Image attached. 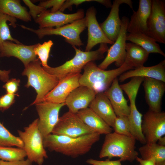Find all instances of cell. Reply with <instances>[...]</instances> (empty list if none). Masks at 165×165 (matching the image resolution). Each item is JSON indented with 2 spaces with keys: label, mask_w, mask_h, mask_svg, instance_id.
Masks as SVG:
<instances>
[{
  "label": "cell",
  "mask_w": 165,
  "mask_h": 165,
  "mask_svg": "<svg viewBox=\"0 0 165 165\" xmlns=\"http://www.w3.org/2000/svg\"><path fill=\"white\" fill-rule=\"evenodd\" d=\"M100 135L93 133L76 138L51 134L43 139L44 148L72 158L84 155L100 139Z\"/></svg>",
  "instance_id": "1"
},
{
  "label": "cell",
  "mask_w": 165,
  "mask_h": 165,
  "mask_svg": "<svg viewBox=\"0 0 165 165\" xmlns=\"http://www.w3.org/2000/svg\"><path fill=\"white\" fill-rule=\"evenodd\" d=\"M134 69L124 63L117 68L109 70L101 69L94 61L84 67V72L79 79L80 86L89 87L97 93L103 92L111 86L113 80L125 72Z\"/></svg>",
  "instance_id": "2"
},
{
  "label": "cell",
  "mask_w": 165,
  "mask_h": 165,
  "mask_svg": "<svg viewBox=\"0 0 165 165\" xmlns=\"http://www.w3.org/2000/svg\"><path fill=\"white\" fill-rule=\"evenodd\" d=\"M136 140L132 137L122 135L115 132L105 135L100 150V158H119L121 161L132 162L138 155L135 150Z\"/></svg>",
  "instance_id": "3"
},
{
  "label": "cell",
  "mask_w": 165,
  "mask_h": 165,
  "mask_svg": "<svg viewBox=\"0 0 165 165\" xmlns=\"http://www.w3.org/2000/svg\"><path fill=\"white\" fill-rule=\"evenodd\" d=\"M41 64L38 59L30 62L25 67L22 73L28 78L25 86L32 87L37 94L35 100L31 105L42 101L45 97L57 85L59 81L58 77L47 72Z\"/></svg>",
  "instance_id": "4"
},
{
  "label": "cell",
  "mask_w": 165,
  "mask_h": 165,
  "mask_svg": "<svg viewBox=\"0 0 165 165\" xmlns=\"http://www.w3.org/2000/svg\"><path fill=\"white\" fill-rule=\"evenodd\" d=\"M75 55L71 59L63 64L56 67L48 66L42 67L47 72L58 78L73 73H80L82 69L89 62L101 60L104 57V54L108 48L107 44L101 43L99 48L94 51H84L72 46Z\"/></svg>",
  "instance_id": "5"
},
{
  "label": "cell",
  "mask_w": 165,
  "mask_h": 165,
  "mask_svg": "<svg viewBox=\"0 0 165 165\" xmlns=\"http://www.w3.org/2000/svg\"><path fill=\"white\" fill-rule=\"evenodd\" d=\"M38 118L35 119L28 126L24 128V131L18 130L20 138L22 141L24 149L28 159L32 162L42 165L45 159L48 158L43 145V139L38 129Z\"/></svg>",
  "instance_id": "6"
},
{
  "label": "cell",
  "mask_w": 165,
  "mask_h": 165,
  "mask_svg": "<svg viewBox=\"0 0 165 165\" xmlns=\"http://www.w3.org/2000/svg\"><path fill=\"white\" fill-rule=\"evenodd\" d=\"M20 26L22 28L35 34L40 39L46 35H55L62 36L64 38L65 41L72 46L83 45L80 35L86 28L85 17L56 28H44L35 29L24 25Z\"/></svg>",
  "instance_id": "7"
},
{
  "label": "cell",
  "mask_w": 165,
  "mask_h": 165,
  "mask_svg": "<svg viewBox=\"0 0 165 165\" xmlns=\"http://www.w3.org/2000/svg\"><path fill=\"white\" fill-rule=\"evenodd\" d=\"M93 133L77 114L68 111L59 117L51 134L76 138Z\"/></svg>",
  "instance_id": "8"
},
{
  "label": "cell",
  "mask_w": 165,
  "mask_h": 165,
  "mask_svg": "<svg viewBox=\"0 0 165 165\" xmlns=\"http://www.w3.org/2000/svg\"><path fill=\"white\" fill-rule=\"evenodd\" d=\"M146 35L156 42L165 43V1L152 0L150 13L147 21Z\"/></svg>",
  "instance_id": "9"
},
{
  "label": "cell",
  "mask_w": 165,
  "mask_h": 165,
  "mask_svg": "<svg viewBox=\"0 0 165 165\" xmlns=\"http://www.w3.org/2000/svg\"><path fill=\"white\" fill-rule=\"evenodd\" d=\"M129 22V19L127 17L123 16L122 17L121 29L118 36L112 46L108 49L105 59L98 65L100 68L105 70L113 62H115V65L118 68L124 63L126 54V36Z\"/></svg>",
  "instance_id": "10"
},
{
  "label": "cell",
  "mask_w": 165,
  "mask_h": 165,
  "mask_svg": "<svg viewBox=\"0 0 165 165\" xmlns=\"http://www.w3.org/2000/svg\"><path fill=\"white\" fill-rule=\"evenodd\" d=\"M39 116L38 126L43 139L51 134L59 119V113L64 103L42 101L35 105Z\"/></svg>",
  "instance_id": "11"
},
{
  "label": "cell",
  "mask_w": 165,
  "mask_h": 165,
  "mask_svg": "<svg viewBox=\"0 0 165 165\" xmlns=\"http://www.w3.org/2000/svg\"><path fill=\"white\" fill-rule=\"evenodd\" d=\"M142 118L141 130L146 143H156L165 134V113L149 110Z\"/></svg>",
  "instance_id": "12"
},
{
  "label": "cell",
  "mask_w": 165,
  "mask_h": 165,
  "mask_svg": "<svg viewBox=\"0 0 165 165\" xmlns=\"http://www.w3.org/2000/svg\"><path fill=\"white\" fill-rule=\"evenodd\" d=\"M81 75L80 73L71 74L59 78L57 84L45 97L42 101L64 103L70 94L80 86L79 79Z\"/></svg>",
  "instance_id": "13"
},
{
  "label": "cell",
  "mask_w": 165,
  "mask_h": 165,
  "mask_svg": "<svg viewBox=\"0 0 165 165\" xmlns=\"http://www.w3.org/2000/svg\"><path fill=\"white\" fill-rule=\"evenodd\" d=\"M84 12L82 9L71 14H66L59 10L51 12L45 10L34 20L39 28H58L84 17Z\"/></svg>",
  "instance_id": "14"
},
{
  "label": "cell",
  "mask_w": 165,
  "mask_h": 165,
  "mask_svg": "<svg viewBox=\"0 0 165 165\" xmlns=\"http://www.w3.org/2000/svg\"><path fill=\"white\" fill-rule=\"evenodd\" d=\"M97 11L93 6L89 8L85 17L88 29V39L85 51H90L98 44L105 43L112 45L114 42L106 36L101 29L96 18Z\"/></svg>",
  "instance_id": "15"
},
{
  "label": "cell",
  "mask_w": 165,
  "mask_h": 165,
  "mask_svg": "<svg viewBox=\"0 0 165 165\" xmlns=\"http://www.w3.org/2000/svg\"><path fill=\"white\" fill-rule=\"evenodd\" d=\"M123 3L127 4L133 9V2L130 0H114L110 12L106 19L100 26L106 37L114 43L120 31L121 20L119 16V7Z\"/></svg>",
  "instance_id": "16"
},
{
  "label": "cell",
  "mask_w": 165,
  "mask_h": 165,
  "mask_svg": "<svg viewBox=\"0 0 165 165\" xmlns=\"http://www.w3.org/2000/svg\"><path fill=\"white\" fill-rule=\"evenodd\" d=\"M36 44L30 45L17 44L6 41L0 45V57H13L20 60L24 67L37 59L34 53Z\"/></svg>",
  "instance_id": "17"
},
{
  "label": "cell",
  "mask_w": 165,
  "mask_h": 165,
  "mask_svg": "<svg viewBox=\"0 0 165 165\" xmlns=\"http://www.w3.org/2000/svg\"><path fill=\"white\" fill-rule=\"evenodd\" d=\"M143 82L149 110L155 112H161L162 101L165 91V82L147 77L144 78Z\"/></svg>",
  "instance_id": "18"
},
{
  "label": "cell",
  "mask_w": 165,
  "mask_h": 165,
  "mask_svg": "<svg viewBox=\"0 0 165 165\" xmlns=\"http://www.w3.org/2000/svg\"><path fill=\"white\" fill-rule=\"evenodd\" d=\"M97 94L89 87L80 86L70 94L64 104L69 111L77 114L80 110L88 108Z\"/></svg>",
  "instance_id": "19"
},
{
  "label": "cell",
  "mask_w": 165,
  "mask_h": 165,
  "mask_svg": "<svg viewBox=\"0 0 165 165\" xmlns=\"http://www.w3.org/2000/svg\"><path fill=\"white\" fill-rule=\"evenodd\" d=\"M151 0H140L138 8L133 14L129 22L127 31L129 33L146 34L147 21L151 8Z\"/></svg>",
  "instance_id": "20"
},
{
  "label": "cell",
  "mask_w": 165,
  "mask_h": 165,
  "mask_svg": "<svg viewBox=\"0 0 165 165\" xmlns=\"http://www.w3.org/2000/svg\"><path fill=\"white\" fill-rule=\"evenodd\" d=\"M104 93L109 100L116 116H128L130 107L124 96L117 78Z\"/></svg>",
  "instance_id": "21"
},
{
  "label": "cell",
  "mask_w": 165,
  "mask_h": 165,
  "mask_svg": "<svg viewBox=\"0 0 165 165\" xmlns=\"http://www.w3.org/2000/svg\"><path fill=\"white\" fill-rule=\"evenodd\" d=\"M124 72L118 79L123 82L127 79L135 77H147L154 79L165 82V60L158 64L150 67L144 66Z\"/></svg>",
  "instance_id": "22"
},
{
  "label": "cell",
  "mask_w": 165,
  "mask_h": 165,
  "mask_svg": "<svg viewBox=\"0 0 165 165\" xmlns=\"http://www.w3.org/2000/svg\"><path fill=\"white\" fill-rule=\"evenodd\" d=\"M89 107L109 126L113 128L117 116L104 92L97 93Z\"/></svg>",
  "instance_id": "23"
},
{
  "label": "cell",
  "mask_w": 165,
  "mask_h": 165,
  "mask_svg": "<svg viewBox=\"0 0 165 165\" xmlns=\"http://www.w3.org/2000/svg\"><path fill=\"white\" fill-rule=\"evenodd\" d=\"M77 114L95 133L106 135L112 132V128L89 107L80 110Z\"/></svg>",
  "instance_id": "24"
},
{
  "label": "cell",
  "mask_w": 165,
  "mask_h": 165,
  "mask_svg": "<svg viewBox=\"0 0 165 165\" xmlns=\"http://www.w3.org/2000/svg\"><path fill=\"white\" fill-rule=\"evenodd\" d=\"M0 13L25 22L31 20L26 8L19 0H0Z\"/></svg>",
  "instance_id": "25"
},
{
  "label": "cell",
  "mask_w": 165,
  "mask_h": 165,
  "mask_svg": "<svg viewBox=\"0 0 165 165\" xmlns=\"http://www.w3.org/2000/svg\"><path fill=\"white\" fill-rule=\"evenodd\" d=\"M125 63L134 68L143 66L149 53L140 46L133 42L126 43Z\"/></svg>",
  "instance_id": "26"
},
{
  "label": "cell",
  "mask_w": 165,
  "mask_h": 165,
  "mask_svg": "<svg viewBox=\"0 0 165 165\" xmlns=\"http://www.w3.org/2000/svg\"><path fill=\"white\" fill-rule=\"evenodd\" d=\"M126 40L134 43L141 47L149 54L158 53L165 57L159 45L153 38L145 34L141 33H127Z\"/></svg>",
  "instance_id": "27"
},
{
  "label": "cell",
  "mask_w": 165,
  "mask_h": 165,
  "mask_svg": "<svg viewBox=\"0 0 165 165\" xmlns=\"http://www.w3.org/2000/svg\"><path fill=\"white\" fill-rule=\"evenodd\" d=\"M130 103V112L128 116L131 135L136 140L145 144L146 141L141 130L143 115L138 110L135 102Z\"/></svg>",
  "instance_id": "28"
},
{
  "label": "cell",
  "mask_w": 165,
  "mask_h": 165,
  "mask_svg": "<svg viewBox=\"0 0 165 165\" xmlns=\"http://www.w3.org/2000/svg\"><path fill=\"white\" fill-rule=\"evenodd\" d=\"M138 150L143 159H152L156 163L165 161V146L156 143H146Z\"/></svg>",
  "instance_id": "29"
},
{
  "label": "cell",
  "mask_w": 165,
  "mask_h": 165,
  "mask_svg": "<svg viewBox=\"0 0 165 165\" xmlns=\"http://www.w3.org/2000/svg\"><path fill=\"white\" fill-rule=\"evenodd\" d=\"M9 21V25L15 28L16 27V19L14 17L0 13V45L4 41H13L17 44L22 43L13 38L11 34L7 22Z\"/></svg>",
  "instance_id": "30"
},
{
  "label": "cell",
  "mask_w": 165,
  "mask_h": 165,
  "mask_svg": "<svg viewBox=\"0 0 165 165\" xmlns=\"http://www.w3.org/2000/svg\"><path fill=\"white\" fill-rule=\"evenodd\" d=\"M26 153L23 148L0 146V160L8 162L24 159Z\"/></svg>",
  "instance_id": "31"
},
{
  "label": "cell",
  "mask_w": 165,
  "mask_h": 165,
  "mask_svg": "<svg viewBox=\"0 0 165 165\" xmlns=\"http://www.w3.org/2000/svg\"><path fill=\"white\" fill-rule=\"evenodd\" d=\"M0 146L12 147L16 146L23 148V143L19 137L11 133L0 122Z\"/></svg>",
  "instance_id": "32"
},
{
  "label": "cell",
  "mask_w": 165,
  "mask_h": 165,
  "mask_svg": "<svg viewBox=\"0 0 165 165\" xmlns=\"http://www.w3.org/2000/svg\"><path fill=\"white\" fill-rule=\"evenodd\" d=\"M144 79L142 77H134L128 82L120 85L122 90L127 96L130 102H135L139 89Z\"/></svg>",
  "instance_id": "33"
},
{
  "label": "cell",
  "mask_w": 165,
  "mask_h": 165,
  "mask_svg": "<svg viewBox=\"0 0 165 165\" xmlns=\"http://www.w3.org/2000/svg\"><path fill=\"white\" fill-rule=\"evenodd\" d=\"M53 45V41L49 40L44 42L42 44L37 43L34 48V53L36 56H38L42 67H45L49 66L47 64V61L51 47Z\"/></svg>",
  "instance_id": "34"
},
{
  "label": "cell",
  "mask_w": 165,
  "mask_h": 165,
  "mask_svg": "<svg viewBox=\"0 0 165 165\" xmlns=\"http://www.w3.org/2000/svg\"><path fill=\"white\" fill-rule=\"evenodd\" d=\"M113 129L117 134L132 137L128 116H117Z\"/></svg>",
  "instance_id": "35"
},
{
  "label": "cell",
  "mask_w": 165,
  "mask_h": 165,
  "mask_svg": "<svg viewBox=\"0 0 165 165\" xmlns=\"http://www.w3.org/2000/svg\"><path fill=\"white\" fill-rule=\"evenodd\" d=\"M18 94H6L0 97V111L3 112L8 109L15 102V96Z\"/></svg>",
  "instance_id": "36"
},
{
  "label": "cell",
  "mask_w": 165,
  "mask_h": 165,
  "mask_svg": "<svg viewBox=\"0 0 165 165\" xmlns=\"http://www.w3.org/2000/svg\"><path fill=\"white\" fill-rule=\"evenodd\" d=\"M65 0H48L41 2L38 6L43 7L46 10L52 7L50 11L55 12L59 10Z\"/></svg>",
  "instance_id": "37"
},
{
  "label": "cell",
  "mask_w": 165,
  "mask_h": 165,
  "mask_svg": "<svg viewBox=\"0 0 165 165\" xmlns=\"http://www.w3.org/2000/svg\"><path fill=\"white\" fill-rule=\"evenodd\" d=\"M23 2L28 6L29 9L28 12L29 14L34 20H35L40 14L45 10L43 7L37 6L29 0H23Z\"/></svg>",
  "instance_id": "38"
},
{
  "label": "cell",
  "mask_w": 165,
  "mask_h": 165,
  "mask_svg": "<svg viewBox=\"0 0 165 165\" xmlns=\"http://www.w3.org/2000/svg\"><path fill=\"white\" fill-rule=\"evenodd\" d=\"M19 79L13 78L9 79L3 86L7 93L10 94H16L17 91L20 85Z\"/></svg>",
  "instance_id": "39"
},
{
  "label": "cell",
  "mask_w": 165,
  "mask_h": 165,
  "mask_svg": "<svg viewBox=\"0 0 165 165\" xmlns=\"http://www.w3.org/2000/svg\"><path fill=\"white\" fill-rule=\"evenodd\" d=\"M121 161L119 160H110L107 159L105 161L93 159H88L86 162L91 165H122Z\"/></svg>",
  "instance_id": "40"
},
{
  "label": "cell",
  "mask_w": 165,
  "mask_h": 165,
  "mask_svg": "<svg viewBox=\"0 0 165 165\" xmlns=\"http://www.w3.org/2000/svg\"><path fill=\"white\" fill-rule=\"evenodd\" d=\"M94 1V0H65L62 4L59 10L63 12L67 9H72V6L75 5L78 6L85 2Z\"/></svg>",
  "instance_id": "41"
},
{
  "label": "cell",
  "mask_w": 165,
  "mask_h": 165,
  "mask_svg": "<svg viewBox=\"0 0 165 165\" xmlns=\"http://www.w3.org/2000/svg\"><path fill=\"white\" fill-rule=\"evenodd\" d=\"M32 162L27 158L12 162H8L0 160V165H32Z\"/></svg>",
  "instance_id": "42"
},
{
  "label": "cell",
  "mask_w": 165,
  "mask_h": 165,
  "mask_svg": "<svg viewBox=\"0 0 165 165\" xmlns=\"http://www.w3.org/2000/svg\"><path fill=\"white\" fill-rule=\"evenodd\" d=\"M136 160L139 163L140 165H156V162L152 159L145 160L137 157Z\"/></svg>",
  "instance_id": "43"
},
{
  "label": "cell",
  "mask_w": 165,
  "mask_h": 165,
  "mask_svg": "<svg viewBox=\"0 0 165 165\" xmlns=\"http://www.w3.org/2000/svg\"><path fill=\"white\" fill-rule=\"evenodd\" d=\"M10 71V70H2L0 69V79L4 82H7L9 80Z\"/></svg>",
  "instance_id": "44"
},
{
  "label": "cell",
  "mask_w": 165,
  "mask_h": 165,
  "mask_svg": "<svg viewBox=\"0 0 165 165\" xmlns=\"http://www.w3.org/2000/svg\"><path fill=\"white\" fill-rule=\"evenodd\" d=\"M94 2H97L104 6L107 8H111L112 4L111 0H94Z\"/></svg>",
  "instance_id": "45"
},
{
  "label": "cell",
  "mask_w": 165,
  "mask_h": 165,
  "mask_svg": "<svg viewBox=\"0 0 165 165\" xmlns=\"http://www.w3.org/2000/svg\"><path fill=\"white\" fill-rule=\"evenodd\" d=\"M157 141L159 145L165 146V136H164L160 138Z\"/></svg>",
  "instance_id": "46"
},
{
  "label": "cell",
  "mask_w": 165,
  "mask_h": 165,
  "mask_svg": "<svg viewBox=\"0 0 165 165\" xmlns=\"http://www.w3.org/2000/svg\"><path fill=\"white\" fill-rule=\"evenodd\" d=\"M156 165H165V161H163L158 163H156Z\"/></svg>",
  "instance_id": "47"
}]
</instances>
